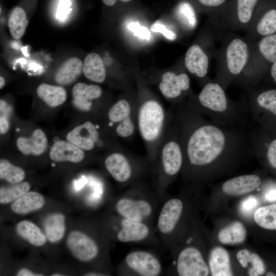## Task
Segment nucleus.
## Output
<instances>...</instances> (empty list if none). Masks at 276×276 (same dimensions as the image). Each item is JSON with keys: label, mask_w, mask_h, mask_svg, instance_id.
<instances>
[{"label": "nucleus", "mask_w": 276, "mask_h": 276, "mask_svg": "<svg viewBox=\"0 0 276 276\" xmlns=\"http://www.w3.org/2000/svg\"><path fill=\"white\" fill-rule=\"evenodd\" d=\"M175 109L180 122L185 177L196 178L214 166L229 165L253 154L245 127L217 125L186 102Z\"/></svg>", "instance_id": "obj_1"}, {"label": "nucleus", "mask_w": 276, "mask_h": 276, "mask_svg": "<svg viewBox=\"0 0 276 276\" xmlns=\"http://www.w3.org/2000/svg\"><path fill=\"white\" fill-rule=\"evenodd\" d=\"M225 89L218 82H206L197 95L186 102L191 108L213 123L224 127H245L251 119L245 101H236L227 95Z\"/></svg>", "instance_id": "obj_2"}, {"label": "nucleus", "mask_w": 276, "mask_h": 276, "mask_svg": "<svg viewBox=\"0 0 276 276\" xmlns=\"http://www.w3.org/2000/svg\"><path fill=\"white\" fill-rule=\"evenodd\" d=\"M183 154L179 119L175 106L152 167V181L163 201L169 186L181 172Z\"/></svg>", "instance_id": "obj_3"}, {"label": "nucleus", "mask_w": 276, "mask_h": 276, "mask_svg": "<svg viewBox=\"0 0 276 276\" xmlns=\"http://www.w3.org/2000/svg\"><path fill=\"white\" fill-rule=\"evenodd\" d=\"M162 202L152 181L147 179L130 186L114 200V214L153 225Z\"/></svg>", "instance_id": "obj_4"}, {"label": "nucleus", "mask_w": 276, "mask_h": 276, "mask_svg": "<svg viewBox=\"0 0 276 276\" xmlns=\"http://www.w3.org/2000/svg\"><path fill=\"white\" fill-rule=\"evenodd\" d=\"M251 51L249 43L239 36L226 40L222 51L221 64L214 81L225 90L233 82H237L249 67Z\"/></svg>", "instance_id": "obj_5"}, {"label": "nucleus", "mask_w": 276, "mask_h": 276, "mask_svg": "<svg viewBox=\"0 0 276 276\" xmlns=\"http://www.w3.org/2000/svg\"><path fill=\"white\" fill-rule=\"evenodd\" d=\"M104 165L112 178L125 187L152 176V165L148 157L133 155L125 149L108 154Z\"/></svg>", "instance_id": "obj_6"}, {"label": "nucleus", "mask_w": 276, "mask_h": 276, "mask_svg": "<svg viewBox=\"0 0 276 276\" xmlns=\"http://www.w3.org/2000/svg\"><path fill=\"white\" fill-rule=\"evenodd\" d=\"M111 234L118 242L141 244L152 248L162 245L153 225L114 214L110 225Z\"/></svg>", "instance_id": "obj_7"}, {"label": "nucleus", "mask_w": 276, "mask_h": 276, "mask_svg": "<svg viewBox=\"0 0 276 276\" xmlns=\"http://www.w3.org/2000/svg\"><path fill=\"white\" fill-rule=\"evenodd\" d=\"M118 271L120 275L125 276H159L164 270L162 263L155 252L136 249L125 256Z\"/></svg>", "instance_id": "obj_8"}, {"label": "nucleus", "mask_w": 276, "mask_h": 276, "mask_svg": "<svg viewBox=\"0 0 276 276\" xmlns=\"http://www.w3.org/2000/svg\"><path fill=\"white\" fill-rule=\"evenodd\" d=\"M137 104H132L126 99H121L108 109V125L114 127L116 135L125 141L132 140L137 128Z\"/></svg>", "instance_id": "obj_9"}, {"label": "nucleus", "mask_w": 276, "mask_h": 276, "mask_svg": "<svg viewBox=\"0 0 276 276\" xmlns=\"http://www.w3.org/2000/svg\"><path fill=\"white\" fill-rule=\"evenodd\" d=\"M248 89L243 99L246 104L251 119L262 124L268 117L276 118V89L265 91Z\"/></svg>", "instance_id": "obj_10"}, {"label": "nucleus", "mask_w": 276, "mask_h": 276, "mask_svg": "<svg viewBox=\"0 0 276 276\" xmlns=\"http://www.w3.org/2000/svg\"><path fill=\"white\" fill-rule=\"evenodd\" d=\"M188 245L177 254L173 261L177 275L179 276H207L208 266L200 250L196 247Z\"/></svg>", "instance_id": "obj_11"}, {"label": "nucleus", "mask_w": 276, "mask_h": 276, "mask_svg": "<svg viewBox=\"0 0 276 276\" xmlns=\"http://www.w3.org/2000/svg\"><path fill=\"white\" fill-rule=\"evenodd\" d=\"M66 245L73 256L83 262L94 261L101 255V247L97 240L78 231L68 234Z\"/></svg>", "instance_id": "obj_12"}, {"label": "nucleus", "mask_w": 276, "mask_h": 276, "mask_svg": "<svg viewBox=\"0 0 276 276\" xmlns=\"http://www.w3.org/2000/svg\"><path fill=\"white\" fill-rule=\"evenodd\" d=\"M190 80L186 73H164L158 85L161 94L175 106L185 103L183 98L190 89Z\"/></svg>", "instance_id": "obj_13"}, {"label": "nucleus", "mask_w": 276, "mask_h": 276, "mask_svg": "<svg viewBox=\"0 0 276 276\" xmlns=\"http://www.w3.org/2000/svg\"><path fill=\"white\" fill-rule=\"evenodd\" d=\"M100 138L97 126L90 121L76 126L66 135L67 141L86 151L93 150L99 143Z\"/></svg>", "instance_id": "obj_14"}, {"label": "nucleus", "mask_w": 276, "mask_h": 276, "mask_svg": "<svg viewBox=\"0 0 276 276\" xmlns=\"http://www.w3.org/2000/svg\"><path fill=\"white\" fill-rule=\"evenodd\" d=\"M185 65L188 71L205 82L210 81L207 78L209 67L208 55L198 44L191 45L187 50L185 58Z\"/></svg>", "instance_id": "obj_15"}, {"label": "nucleus", "mask_w": 276, "mask_h": 276, "mask_svg": "<svg viewBox=\"0 0 276 276\" xmlns=\"http://www.w3.org/2000/svg\"><path fill=\"white\" fill-rule=\"evenodd\" d=\"M261 184V179L258 175L246 174L227 180L222 183L221 190L227 195L239 196L255 191Z\"/></svg>", "instance_id": "obj_16"}, {"label": "nucleus", "mask_w": 276, "mask_h": 276, "mask_svg": "<svg viewBox=\"0 0 276 276\" xmlns=\"http://www.w3.org/2000/svg\"><path fill=\"white\" fill-rule=\"evenodd\" d=\"M102 95L101 88L97 85L78 83L73 88V103L78 109L89 111L92 109L93 101Z\"/></svg>", "instance_id": "obj_17"}, {"label": "nucleus", "mask_w": 276, "mask_h": 276, "mask_svg": "<svg viewBox=\"0 0 276 276\" xmlns=\"http://www.w3.org/2000/svg\"><path fill=\"white\" fill-rule=\"evenodd\" d=\"M16 145L19 151L25 155L39 156L45 151L48 139L41 129H36L29 137H18Z\"/></svg>", "instance_id": "obj_18"}, {"label": "nucleus", "mask_w": 276, "mask_h": 276, "mask_svg": "<svg viewBox=\"0 0 276 276\" xmlns=\"http://www.w3.org/2000/svg\"><path fill=\"white\" fill-rule=\"evenodd\" d=\"M50 157L54 162L68 161L75 163L81 162L85 157L82 149L72 143L58 141L53 145Z\"/></svg>", "instance_id": "obj_19"}, {"label": "nucleus", "mask_w": 276, "mask_h": 276, "mask_svg": "<svg viewBox=\"0 0 276 276\" xmlns=\"http://www.w3.org/2000/svg\"><path fill=\"white\" fill-rule=\"evenodd\" d=\"M258 0H237L235 17L226 27L231 30L248 29L253 20Z\"/></svg>", "instance_id": "obj_20"}, {"label": "nucleus", "mask_w": 276, "mask_h": 276, "mask_svg": "<svg viewBox=\"0 0 276 276\" xmlns=\"http://www.w3.org/2000/svg\"><path fill=\"white\" fill-rule=\"evenodd\" d=\"M83 66V63L79 58L73 57L67 59L56 72V82L64 85L73 83L81 75Z\"/></svg>", "instance_id": "obj_21"}, {"label": "nucleus", "mask_w": 276, "mask_h": 276, "mask_svg": "<svg viewBox=\"0 0 276 276\" xmlns=\"http://www.w3.org/2000/svg\"><path fill=\"white\" fill-rule=\"evenodd\" d=\"M44 203L45 199L41 194L31 191L14 200L11 205V209L15 214L24 215L40 209Z\"/></svg>", "instance_id": "obj_22"}, {"label": "nucleus", "mask_w": 276, "mask_h": 276, "mask_svg": "<svg viewBox=\"0 0 276 276\" xmlns=\"http://www.w3.org/2000/svg\"><path fill=\"white\" fill-rule=\"evenodd\" d=\"M209 266L213 276L233 275L227 251L222 247H216L210 252Z\"/></svg>", "instance_id": "obj_23"}, {"label": "nucleus", "mask_w": 276, "mask_h": 276, "mask_svg": "<svg viewBox=\"0 0 276 276\" xmlns=\"http://www.w3.org/2000/svg\"><path fill=\"white\" fill-rule=\"evenodd\" d=\"M248 136L253 154L257 156L264 155L270 166L276 169V138L264 144L250 130L248 131Z\"/></svg>", "instance_id": "obj_24"}, {"label": "nucleus", "mask_w": 276, "mask_h": 276, "mask_svg": "<svg viewBox=\"0 0 276 276\" xmlns=\"http://www.w3.org/2000/svg\"><path fill=\"white\" fill-rule=\"evenodd\" d=\"M83 72L89 80L97 83L103 82L106 78V70L103 60L95 53L88 54L84 61Z\"/></svg>", "instance_id": "obj_25"}, {"label": "nucleus", "mask_w": 276, "mask_h": 276, "mask_svg": "<svg viewBox=\"0 0 276 276\" xmlns=\"http://www.w3.org/2000/svg\"><path fill=\"white\" fill-rule=\"evenodd\" d=\"M36 92L39 98L51 107L61 105L67 98L66 92L64 88L47 83L40 84Z\"/></svg>", "instance_id": "obj_26"}, {"label": "nucleus", "mask_w": 276, "mask_h": 276, "mask_svg": "<svg viewBox=\"0 0 276 276\" xmlns=\"http://www.w3.org/2000/svg\"><path fill=\"white\" fill-rule=\"evenodd\" d=\"M44 230L48 239L51 243L59 241L65 231V217L61 213H53L47 216L43 221Z\"/></svg>", "instance_id": "obj_27"}, {"label": "nucleus", "mask_w": 276, "mask_h": 276, "mask_svg": "<svg viewBox=\"0 0 276 276\" xmlns=\"http://www.w3.org/2000/svg\"><path fill=\"white\" fill-rule=\"evenodd\" d=\"M17 234L29 243L35 246L43 245L46 237L40 229L34 223L28 220L19 222L16 226Z\"/></svg>", "instance_id": "obj_28"}, {"label": "nucleus", "mask_w": 276, "mask_h": 276, "mask_svg": "<svg viewBox=\"0 0 276 276\" xmlns=\"http://www.w3.org/2000/svg\"><path fill=\"white\" fill-rule=\"evenodd\" d=\"M246 230L239 221H234L222 229L218 234V239L223 244L234 245L244 241Z\"/></svg>", "instance_id": "obj_29"}, {"label": "nucleus", "mask_w": 276, "mask_h": 276, "mask_svg": "<svg viewBox=\"0 0 276 276\" xmlns=\"http://www.w3.org/2000/svg\"><path fill=\"white\" fill-rule=\"evenodd\" d=\"M250 35L255 32L258 35L266 36L276 32V9L266 12L255 22H252L248 28Z\"/></svg>", "instance_id": "obj_30"}, {"label": "nucleus", "mask_w": 276, "mask_h": 276, "mask_svg": "<svg viewBox=\"0 0 276 276\" xmlns=\"http://www.w3.org/2000/svg\"><path fill=\"white\" fill-rule=\"evenodd\" d=\"M28 24L26 13L20 7L13 8L9 14L8 27L11 36L16 39L24 35Z\"/></svg>", "instance_id": "obj_31"}, {"label": "nucleus", "mask_w": 276, "mask_h": 276, "mask_svg": "<svg viewBox=\"0 0 276 276\" xmlns=\"http://www.w3.org/2000/svg\"><path fill=\"white\" fill-rule=\"evenodd\" d=\"M254 218L260 227L270 230H276V204L257 209Z\"/></svg>", "instance_id": "obj_32"}, {"label": "nucleus", "mask_w": 276, "mask_h": 276, "mask_svg": "<svg viewBox=\"0 0 276 276\" xmlns=\"http://www.w3.org/2000/svg\"><path fill=\"white\" fill-rule=\"evenodd\" d=\"M30 185L27 181H21L1 187L0 203L7 204L13 202L19 197L28 192Z\"/></svg>", "instance_id": "obj_33"}, {"label": "nucleus", "mask_w": 276, "mask_h": 276, "mask_svg": "<svg viewBox=\"0 0 276 276\" xmlns=\"http://www.w3.org/2000/svg\"><path fill=\"white\" fill-rule=\"evenodd\" d=\"M26 176V173L21 168L15 166L8 160L1 159L0 160V178L10 183L21 182Z\"/></svg>", "instance_id": "obj_34"}, {"label": "nucleus", "mask_w": 276, "mask_h": 276, "mask_svg": "<svg viewBox=\"0 0 276 276\" xmlns=\"http://www.w3.org/2000/svg\"><path fill=\"white\" fill-rule=\"evenodd\" d=\"M175 14L179 22L188 30L194 29L197 24V18L192 6L188 2L179 3L176 9Z\"/></svg>", "instance_id": "obj_35"}, {"label": "nucleus", "mask_w": 276, "mask_h": 276, "mask_svg": "<svg viewBox=\"0 0 276 276\" xmlns=\"http://www.w3.org/2000/svg\"><path fill=\"white\" fill-rule=\"evenodd\" d=\"M258 49L264 59L273 63L276 60V34L264 36L258 43Z\"/></svg>", "instance_id": "obj_36"}, {"label": "nucleus", "mask_w": 276, "mask_h": 276, "mask_svg": "<svg viewBox=\"0 0 276 276\" xmlns=\"http://www.w3.org/2000/svg\"><path fill=\"white\" fill-rule=\"evenodd\" d=\"M0 132L1 134L6 133L9 129V116L11 111L10 106L4 100L0 101Z\"/></svg>", "instance_id": "obj_37"}, {"label": "nucleus", "mask_w": 276, "mask_h": 276, "mask_svg": "<svg viewBox=\"0 0 276 276\" xmlns=\"http://www.w3.org/2000/svg\"><path fill=\"white\" fill-rule=\"evenodd\" d=\"M249 262L252 265V268L249 270L250 275H260L264 273L265 271L264 263L258 255L251 253Z\"/></svg>", "instance_id": "obj_38"}, {"label": "nucleus", "mask_w": 276, "mask_h": 276, "mask_svg": "<svg viewBox=\"0 0 276 276\" xmlns=\"http://www.w3.org/2000/svg\"><path fill=\"white\" fill-rule=\"evenodd\" d=\"M259 205L258 199L253 196H250L244 199L240 205L241 213L244 216H249L257 210Z\"/></svg>", "instance_id": "obj_39"}, {"label": "nucleus", "mask_w": 276, "mask_h": 276, "mask_svg": "<svg viewBox=\"0 0 276 276\" xmlns=\"http://www.w3.org/2000/svg\"><path fill=\"white\" fill-rule=\"evenodd\" d=\"M127 28L134 36L140 38L149 40L151 37L150 32L148 29L141 26L137 21L130 22L128 24Z\"/></svg>", "instance_id": "obj_40"}, {"label": "nucleus", "mask_w": 276, "mask_h": 276, "mask_svg": "<svg viewBox=\"0 0 276 276\" xmlns=\"http://www.w3.org/2000/svg\"><path fill=\"white\" fill-rule=\"evenodd\" d=\"M151 30L154 32L162 33L169 40H174L176 38V34L174 32L168 29L163 24L158 21L151 25Z\"/></svg>", "instance_id": "obj_41"}, {"label": "nucleus", "mask_w": 276, "mask_h": 276, "mask_svg": "<svg viewBox=\"0 0 276 276\" xmlns=\"http://www.w3.org/2000/svg\"><path fill=\"white\" fill-rule=\"evenodd\" d=\"M71 3L69 0H61L59 5L57 15L61 19L65 17L70 11Z\"/></svg>", "instance_id": "obj_42"}, {"label": "nucleus", "mask_w": 276, "mask_h": 276, "mask_svg": "<svg viewBox=\"0 0 276 276\" xmlns=\"http://www.w3.org/2000/svg\"><path fill=\"white\" fill-rule=\"evenodd\" d=\"M251 253L247 249H242L237 254V258L240 264L243 267H246L249 263Z\"/></svg>", "instance_id": "obj_43"}, {"label": "nucleus", "mask_w": 276, "mask_h": 276, "mask_svg": "<svg viewBox=\"0 0 276 276\" xmlns=\"http://www.w3.org/2000/svg\"><path fill=\"white\" fill-rule=\"evenodd\" d=\"M202 5L209 7H216L222 5L225 0H198Z\"/></svg>", "instance_id": "obj_44"}, {"label": "nucleus", "mask_w": 276, "mask_h": 276, "mask_svg": "<svg viewBox=\"0 0 276 276\" xmlns=\"http://www.w3.org/2000/svg\"><path fill=\"white\" fill-rule=\"evenodd\" d=\"M266 200L270 202L276 201V188H270L264 195Z\"/></svg>", "instance_id": "obj_45"}, {"label": "nucleus", "mask_w": 276, "mask_h": 276, "mask_svg": "<svg viewBox=\"0 0 276 276\" xmlns=\"http://www.w3.org/2000/svg\"><path fill=\"white\" fill-rule=\"evenodd\" d=\"M17 276H42V274L36 273L27 268H22L17 273Z\"/></svg>", "instance_id": "obj_46"}, {"label": "nucleus", "mask_w": 276, "mask_h": 276, "mask_svg": "<svg viewBox=\"0 0 276 276\" xmlns=\"http://www.w3.org/2000/svg\"><path fill=\"white\" fill-rule=\"evenodd\" d=\"M271 76L276 83V60L272 63L270 70Z\"/></svg>", "instance_id": "obj_47"}, {"label": "nucleus", "mask_w": 276, "mask_h": 276, "mask_svg": "<svg viewBox=\"0 0 276 276\" xmlns=\"http://www.w3.org/2000/svg\"><path fill=\"white\" fill-rule=\"evenodd\" d=\"M117 0H102L103 2L107 6H111L113 5ZM122 2H127L131 0H120Z\"/></svg>", "instance_id": "obj_48"}, {"label": "nucleus", "mask_w": 276, "mask_h": 276, "mask_svg": "<svg viewBox=\"0 0 276 276\" xmlns=\"http://www.w3.org/2000/svg\"><path fill=\"white\" fill-rule=\"evenodd\" d=\"M5 84V80L4 78L1 76L0 77V88H2Z\"/></svg>", "instance_id": "obj_49"}, {"label": "nucleus", "mask_w": 276, "mask_h": 276, "mask_svg": "<svg viewBox=\"0 0 276 276\" xmlns=\"http://www.w3.org/2000/svg\"><path fill=\"white\" fill-rule=\"evenodd\" d=\"M63 274H61L60 273H54L52 274V276H63Z\"/></svg>", "instance_id": "obj_50"}, {"label": "nucleus", "mask_w": 276, "mask_h": 276, "mask_svg": "<svg viewBox=\"0 0 276 276\" xmlns=\"http://www.w3.org/2000/svg\"><path fill=\"white\" fill-rule=\"evenodd\" d=\"M266 275H276L274 274L273 273L268 272L267 273Z\"/></svg>", "instance_id": "obj_51"}]
</instances>
